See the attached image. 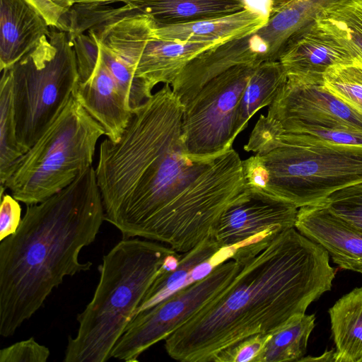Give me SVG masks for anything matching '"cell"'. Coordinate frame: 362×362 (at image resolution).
Instances as JSON below:
<instances>
[{"mask_svg": "<svg viewBox=\"0 0 362 362\" xmlns=\"http://www.w3.org/2000/svg\"><path fill=\"white\" fill-rule=\"evenodd\" d=\"M105 220L123 238H144L184 253L212 235L226 208L246 188L232 148L197 158L180 138L155 129L124 134L101 150L95 168Z\"/></svg>", "mask_w": 362, "mask_h": 362, "instance_id": "cell-1", "label": "cell"}, {"mask_svg": "<svg viewBox=\"0 0 362 362\" xmlns=\"http://www.w3.org/2000/svg\"><path fill=\"white\" fill-rule=\"evenodd\" d=\"M329 255L296 228L278 235L243 264L215 300L165 339L181 362H211L222 349L256 334H270L330 291Z\"/></svg>", "mask_w": 362, "mask_h": 362, "instance_id": "cell-2", "label": "cell"}, {"mask_svg": "<svg viewBox=\"0 0 362 362\" xmlns=\"http://www.w3.org/2000/svg\"><path fill=\"white\" fill-rule=\"evenodd\" d=\"M104 221L93 165L60 192L27 206L17 230L0 244V336L13 335L66 276L91 268L78 257Z\"/></svg>", "mask_w": 362, "mask_h": 362, "instance_id": "cell-3", "label": "cell"}, {"mask_svg": "<svg viewBox=\"0 0 362 362\" xmlns=\"http://www.w3.org/2000/svg\"><path fill=\"white\" fill-rule=\"evenodd\" d=\"M169 246L137 238H123L103 257L92 300L77 315L76 335L69 336L64 362H105L134 317L158 276Z\"/></svg>", "mask_w": 362, "mask_h": 362, "instance_id": "cell-4", "label": "cell"}, {"mask_svg": "<svg viewBox=\"0 0 362 362\" xmlns=\"http://www.w3.org/2000/svg\"><path fill=\"white\" fill-rule=\"evenodd\" d=\"M248 188L297 208L317 205L337 190L362 182V146L300 140L279 134L244 146Z\"/></svg>", "mask_w": 362, "mask_h": 362, "instance_id": "cell-5", "label": "cell"}, {"mask_svg": "<svg viewBox=\"0 0 362 362\" xmlns=\"http://www.w3.org/2000/svg\"><path fill=\"white\" fill-rule=\"evenodd\" d=\"M103 135V127L72 95L56 120L11 168L1 193L8 189L27 206L45 201L92 165Z\"/></svg>", "mask_w": 362, "mask_h": 362, "instance_id": "cell-6", "label": "cell"}, {"mask_svg": "<svg viewBox=\"0 0 362 362\" xmlns=\"http://www.w3.org/2000/svg\"><path fill=\"white\" fill-rule=\"evenodd\" d=\"M6 69L12 83L16 137L26 152L59 117L79 82L67 33L52 28Z\"/></svg>", "mask_w": 362, "mask_h": 362, "instance_id": "cell-7", "label": "cell"}, {"mask_svg": "<svg viewBox=\"0 0 362 362\" xmlns=\"http://www.w3.org/2000/svg\"><path fill=\"white\" fill-rule=\"evenodd\" d=\"M257 66L226 70L209 81L187 104L180 136L187 154L207 158L233 148L238 104Z\"/></svg>", "mask_w": 362, "mask_h": 362, "instance_id": "cell-8", "label": "cell"}, {"mask_svg": "<svg viewBox=\"0 0 362 362\" xmlns=\"http://www.w3.org/2000/svg\"><path fill=\"white\" fill-rule=\"evenodd\" d=\"M242 266L234 259L226 261L204 279L138 313L113 347L110 357L138 361L142 353L165 340L221 294Z\"/></svg>", "mask_w": 362, "mask_h": 362, "instance_id": "cell-9", "label": "cell"}, {"mask_svg": "<svg viewBox=\"0 0 362 362\" xmlns=\"http://www.w3.org/2000/svg\"><path fill=\"white\" fill-rule=\"evenodd\" d=\"M362 132V115L322 84L287 80L252 129L249 141L306 129Z\"/></svg>", "mask_w": 362, "mask_h": 362, "instance_id": "cell-10", "label": "cell"}, {"mask_svg": "<svg viewBox=\"0 0 362 362\" xmlns=\"http://www.w3.org/2000/svg\"><path fill=\"white\" fill-rule=\"evenodd\" d=\"M298 209L247 187L223 211L212 236L221 247L245 243L247 252L256 256L281 233L295 228Z\"/></svg>", "mask_w": 362, "mask_h": 362, "instance_id": "cell-11", "label": "cell"}, {"mask_svg": "<svg viewBox=\"0 0 362 362\" xmlns=\"http://www.w3.org/2000/svg\"><path fill=\"white\" fill-rule=\"evenodd\" d=\"M354 59L347 48L314 21L288 39L279 61L288 80L322 84L323 76L329 68L350 63Z\"/></svg>", "mask_w": 362, "mask_h": 362, "instance_id": "cell-12", "label": "cell"}, {"mask_svg": "<svg viewBox=\"0 0 362 362\" xmlns=\"http://www.w3.org/2000/svg\"><path fill=\"white\" fill-rule=\"evenodd\" d=\"M295 228L341 268L362 274V230L322 204L299 208Z\"/></svg>", "mask_w": 362, "mask_h": 362, "instance_id": "cell-13", "label": "cell"}, {"mask_svg": "<svg viewBox=\"0 0 362 362\" xmlns=\"http://www.w3.org/2000/svg\"><path fill=\"white\" fill-rule=\"evenodd\" d=\"M103 128L105 135L117 141L132 115L127 98L99 58L92 76L78 82L72 95Z\"/></svg>", "mask_w": 362, "mask_h": 362, "instance_id": "cell-14", "label": "cell"}, {"mask_svg": "<svg viewBox=\"0 0 362 362\" xmlns=\"http://www.w3.org/2000/svg\"><path fill=\"white\" fill-rule=\"evenodd\" d=\"M43 16L25 0H0V69L8 68L49 33Z\"/></svg>", "mask_w": 362, "mask_h": 362, "instance_id": "cell-15", "label": "cell"}, {"mask_svg": "<svg viewBox=\"0 0 362 362\" xmlns=\"http://www.w3.org/2000/svg\"><path fill=\"white\" fill-rule=\"evenodd\" d=\"M153 21V20H152ZM249 9L231 14L177 25H157L153 21L154 36L177 41L221 43L255 30L267 22Z\"/></svg>", "mask_w": 362, "mask_h": 362, "instance_id": "cell-16", "label": "cell"}, {"mask_svg": "<svg viewBox=\"0 0 362 362\" xmlns=\"http://www.w3.org/2000/svg\"><path fill=\"white\" fill-rule=\"evenodd\" d=\"M125 4L157 25H177L221 17L245 8L243 0H132Z\"/></svg>", "mask_w": 362, "mask_h": 362, "instance_id": "cell-17", "label": "cell"}, {"mask_svg": "<svg viewBox=\"0 0 362 362\" xmlns=\"http://www.w3.org/2000/svg\"><path fill=\"white\" fill-rule=\"evenodd\" d=\"M328 313L334 362H362V286L341 297Z\"/></svg>", "mask_w": 362, "mask_h": 362, "instance_id": "cell-18", "label": "cell"}, {"mask_svg": "<svg viewBox=\"0 0 362 362\" xmlns=\"http://www.w3.org/2000/svg\"><path fill=\"white\" fill-rule=\"evenodd\" d=\"M287 80V74L279 61L264 62L255 68L238 104L235 136L247 127L256 112L272 103Z\"/></svg>", "mask_w": 362, "mask_h": 362, "instance_id": "cell-19", "label": "cell"}, {"mask_svg": "<svg viewBox=\"0 0 362 362\" xmlns=\"http://www.w3.org/2000/svg\"><path fill=\"white\" fill-rule=\"evenodd\" d=\"M220 248L214 238L211 235L190 250L184 252L175 269L168 272L160 267L158 276L142 299L134 317L185 287L187 279L192 270L214 255Z\"/></svg>", "mask_w": 362, "mask_h": 362, "instance_id": "cell-20", "label": "cell"}, {"mask_svg": "<svg viewBox=\"0 0 362 362\" xmlns=\"http://www.w3.org/2000/svg\"><path fill=\"white\" fill-rule=\"evenodd\" d=\"M315 22L362 61V0H340L321 11Z\"/></svg>", "mask_w": 362, "mask_h": 362, "instance_id": "cell-21", "label": "cell"}, {"mask_svg": "<svg viewBox=\"0 0 362 362\" xmlns=\"http://www.w3.org/2000/svg\"><path fill=\"white\" fill-rule=\"evenodd\" d=\"M314 314L297 315L271 333L255 362L300 361L305 356L315 327Z\"/></svg>", "mask_w": 362, "mask_h": 362, "instance_id": "cell-22", "label": "cell"}, {"mask_svg": "<svg viewBox=\"0 0 362 362\" xmlns=\"http://www.w3.org/2000/svg\"><path fill=\"white\" fill-rule=\"evenodd\" d=\"M0 81V184L6 182L9 170L25 152L18 142L14 118L11 76L2 71Z\"/></svg>", "mask_w": 362, "mask_h": 362, "instance_id": "cell-23", "label": "cell"}, {"mask_svg": "<svg viewBox=\"0 0 362 362\" xmlns=\"http://www.w3.org/2000/svg\"><path fill=\"white\" fill-rule=\"evenodd\" d=\"M322 85L334 96L362 115V61L355 58L348 64L329 68Z\"/></svg>", "mask_w": 362, "mask_h": 362, "instance_id": "cell-24", "label": "cell"}, {"mask_svg": "<svg viewBox=\"0 0 362 362\" xmlns=\"http://www.w3.org/2000/svg\"><path fill=\"white\" fill-rule=\"evenodd\" d=\"M99 46L101 60L125 93L133 111L152 96V90L136 77L134 69L125 59L105 45L99 43Z\"/></svg>", "mask_w": 362, "mask_h": 362, "instance_id": "cell-25", "label": "cell"}, {"mask_svg": "<svg viewBox=\"0 0 362 362\" xmlns=\"http://www.w3.org/2000/svg\"><path fill=\"white\" fill-rule=\"evenodd\" d=\"M320 204L362 230V182L335 191Z\"/></svg>", "mask_w": 362, "mask_h": 362, "instance_id": "cell-26", "label": "cell"}, {"mask_svg": "<svg viewBox=\"0 0 362 362\" xmlns=\"http://www.w3.org/2000/svg\"><path fill=\"white\" fill-rule=\"evenodd\" d=\"M75 53L79 82L87 81L93 74L100 58V46L89 31L69 37Z\"/></svg>", "mask_w": 362, "mask_h": 362, "instance_id": "cell-27", "label": "cell"}, {"mask_svg": "<svg viewBox=\"0 0 362 362\" xmlns=\"http://www.w3.org/2000/svg\"><path fill=\"white\" fill-rule=\"evenodd\" d=\"M270 337L271 333L249 336L216 354L211 362H255Z\"/></svg>", "mask_w": 362, "mask_h": 362, "instance_id": "cell-28", "label": "cell"}, {"mask_svg": "<svg viewBox=\"0 0 362 362\" xmlns=\"http://www.w3.org/2000/svg\"><path fill=\"white\" fill-rule=\"evenodd\" d=\"M279 134L300 140L321 141L340 145L362 146V132L357 131L314 128ZM262 139L255 141L248 140V141L252 142Z\"/></svg>", "mask_w": 362, "mask_h": 362, "instance_id": "cell-29", "label": "cell"}, {"mask_svg": "<svg viewBox=\"0 0 362 362\" xmlns=\"http://www.w3.org/2000/svg\"><path fill=\"white\" fill-rule=\"evenodd\" d=\"M49 349L38 344L33 337L0 350V362H46Z\"/></svg>", "mask_w": 362, "mask_h": 362, "instance_id": "cell-30", "label": "cell"}, {"mask_svg": "<svg viewBox=\"0 0 362 362\" xmlns=\"http://www.w3.org/2000/svg\"><path fill=\"white\" fill-rule=\"evenodd\" d=\"M0 240L13 234L21 221V207L18 201L6 192L0 194Z\"/></svg>", "mask_w": 362, "mask_h": 362, "instance_id": "cell-31", "label": "cell"}, {"mask_svg": "<svg viewBox=\"0 0 362 362\" xmlns=\"http://www.w3.org/2000/svg\"><path fill=\"white\" fill-rule=\"evenodd\" d=\"M35 8L52 28H58L60 20L66 11L52 0H25Z\"/></svg>", "mask_w": 362, "mask_h": 362, "instance_id": "cell-32", "label": "cell"}, {"mask_svg": "<svg viewBox=\"0 0 362 362\" xmlns=\"http://www.w3.org/2000/svg\"><path fill=\"white\" fill-rule=\"evenodd\" d=\"M245 8L269 18L293 0H243Z\"/></svg>", "mask_w": 362, "mask_h": 362, "instance_id": "cell-33", "label": "cell"}, {"mask_svg": "<svg viewBox=\"0 0 362 362\" xmlns=\"http://www.w3.org/2000/svg\"><path fill=\"white\" fill-rule=\"evenodd\" d=\"M334 352L333 349L331 351H325L320 356H304L300 361H334Z\"/></svg>", "mask_w": 362, "mask_h": 362, "instance_id": "cell-34", "label": "cell"}, {"mask_svg": "<svg viewBox=\"0 0 362 362\" xmlns=\"http://www.w3.org/2000/svg\"><path fill=\"white\" fill-rule=\"evenodd\" d=\"M59 6L67 11L76 2V0H52Z\"/></svg>", "mask_w": 362, "mask_h": 362, "instance_id": "cell-35", "label": "cell"}, {"mask_svg": "<svg viewBox=\"0 0 362 362\" xmlns=\"http://www.w3.org/2000/svg\"><path fill=\"white\" fill-rule=\"evenodd\" d=\"M132 1V0H76L75 3L77 2H97V3H105V4H110V3H114L117 1H121L126 4L127 2Z\"/></svg>", "mask_w": 362, "mask_h": 362, "instance_id": "cell-36", "label": "cell"}]
</instances>
